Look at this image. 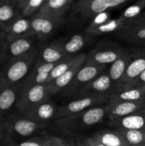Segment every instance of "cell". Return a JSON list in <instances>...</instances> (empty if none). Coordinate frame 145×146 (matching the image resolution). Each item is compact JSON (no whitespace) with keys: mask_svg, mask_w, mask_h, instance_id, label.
<instances>
[{"mask_svg":"<svg viewBox=\"0 0 145 146\" xmlns=\"http://www.w3.org/2000/svg\"><path fill=\"white\" fill-rule=\"evenodd\" d=\"M107 117L106 105L94 107L82 112L54 120L51 128L65 135H80L86 130L99 125Z\"/></svg>","mask_w":145,"mask_h":146,"instance_id":"6da1fadb","label":"cell"},{"mask_svg":"<svg viewBox=\"0 0 145 146\" xmlns=\"http://www.w3.org/2000/svg\"><path fill=\"white\" fill-rule=\"evenodd\" d=\"M130 0H75L71 5L65 24L73 28L88 25L100 13L123 7Z\"/></svg>","mask_w":145,"mask_h":146,"instance_id":"7a4b0ae2","label":"cell"},{"mask_svg":"<svg viewBox=\"0 0 145 146\" xmlns=\"http://www.w3.org/2000/svg\"><path fill=\"white\" fill-rule=\"evenodd\" d=\"M38 56V47L34 46L17 59L0 68V86L21 84Z\"/></svg>","mask_w":145,"mask_h":146,"instance_id":"3957f363","label":"cell"},{"mask_svg":"<svg viewBox=\"0 0 145 146\" xmlns=\"http://www.w3.org/2000/svg\"><path fill=\"white\" fill-rule=\"evenodd\" d=\"M5 121L9 142H21L45 132V127L33 122L15 110L6 117Z\"/></svg>","mask_w":145,"mask_h":146,"instance_id":"277c9868","label":"cell"},{"mask_svg":"<svg viewBox=\"0 0 145 146\" xmlns=\"http://www.w3.org/2000/svg\"><path fill=\"white\" fill-rule=\"evenodd\" d=\"M127 50L115 41H100L86 54L84 64L105 66L112 64Z\"/></svg>","mask_w":145,"mask_h":146,"instance_id":"5b68a950","label":"cell"},{"mask_svg":"<svg viewBox=\"0 0 145 146\" xmlns=\"http://www.w3.org/2000/svg\"><path fill=\"white\" fill-rule=\"evenodd\" d=\"M51 92L47 84L36 86L25 90H21L19 98L15 106V111L24 115L36 106L51 99Z\"/></svg>","mask_w":145,"mask_h":146,"instance_id":"8992f818","label":"cell"},{"mask_svg":"<svg viewBox=\"0 0 145 146\" xmlns=\"http://www.w3.org/2000/svg\"><path fill=\"white\" fill-rule=\"evenodd\" d=\"M107 66L84 64L71 82L60 92L63 97H73L87 84L106 70Z\"/></svg>","mask_w":145,"mask_h":146,"instance_id":"52a82bcc","label":"cell"},{"mask_svg":"<svg viewBox=\"0 0 145 146\" xmlns=\"http://www.w3.org/2000/svg\"><path fill=\"white\" fill-rule=\"evenodd\" d=\"M108 96H109L75 98L73 101H70L65 105L58 106L55 120L82 112L94 107L106 105L108 102Z\"/></svg>","mask_w":145,"mask_h":146,"instance_id":"ba28073f","label":"cell"},{"mask_svg":"<svg viewBox=\"0 0 145 146\" xmlns=\"http://www.w3.org/2000/svg\"><path fill=\"white\" fill-rule=\"evenodd\" d=\"M115 84L111 80L108 73L105 71L87 84L73 97L78 98L109 96L115 92Z\"/></svg>","mask_w":145,"mask_h":146,"instance_id":"9c48e42d","label":"cell"},{"mask_svg":"<svg viewBox=\"0 0 145 146\" xmlns=\"http://www.w3.org/2000/svg\"><path fill=\"white\" fill-rule=\"evenodd\" d=\"M36 37L8 41L0 51V68L29 51L36 46Z\"/></svg>","mask_w":145,"mask_h":146,"instance_id":"30bf717a","label":"cell"},{"mask_svg":"<svg viewBox=\"0 0 145 146\" xmlns=\"http://www.w3.org/2000/svg\"><path fill=\"white\" fill-rule=\"evenodd\" d=\"M94 37L84 34H76L69 37H61L50 43V45L65 56H75V54L82 50Z\"/></svg>","mask_w":145,"mask_h":146,"instance_id":"8fae6325","label":"cell"},{"mask_svg":"<svg viewBox=\"0 0 145 146\" xmlns=\"http://www.w3.org/2000/svg\"><path fill=\"white\" fill-rule=\"evenodd\" d=\"M56 64H46L38 58V56L37 57L32 68L21 83V90L46 84L50 72Z\"/></svg>","mask_w":145,"mask_h":146,"instance_id":"7c38bea8","label":"cell"},{"mask_svg":"<svg viewBox=\"0 0 145 146\" xmlns=\"http://www.w3.org/2000/svg\"><path fill=\"white\" fill-rule=\"evenodd\" d=\"M74 0H45L37 14L65 23Z\"/></svg>","mask_w":145,"mask_h":146,"instance_id":"4fadbf2b","label":"cell"},{"mask_svg":"<svg viewBox=\"0 0 145 146\" xmlns=\"http://www.w3.org/2000/svg\"><path fill=\"white\" fill-rule=\"evenodd\" d=\"M57 106L52 100L42 103L31 109L24 116L43 127L49 126L55 120Z\"/></svg>","mask_w":145,"mask_h":146,"instance_id":"5bb4252c","label":"cell"},{"mask_svg":"<svg viewBox=\"0 0 145 146\" xmlns=\"http://www.w3.org/2000/svg\"><path fill=\"white\" fill-rule=\"evenodd\" d=\"M30 19L36 37L40 41L51 38L65 24V23L58 22L39 14H36Z\"/></svg>","mask_w":145,"mask_h":146,"instance_id":"9a60e30c","label":"cell"},{"mask_svg":"<svg viewBox=\"0 0 145 146\" xmlns=\"http://www.w3.org/2000/svg\"><path fill=\"white\" fill-rule=\"evenodd\" d=\"M129 51L132 61L123 76L116 84L115 89L119 86L134 79L145 71V47H133Z\"/></svg>","mask_w":145,"mask_h":146,"instance_id":"2e32d148","label":"cell"},{"mask_svg":"<svg viewBox=\"0 0 145 146\" xmlns=\"http://www.w3.org/2000/svg\"><path fill=\"white\" fill-rule=\"evenodd\" d=\"M85 58H86V54L81 53V54H78L74 64L66 72L47 84L52 96L55 94H59L71 82V81L73 79L75 75L78 74V71L83 66Z\"/></svg>","mask_w":145,"mask_h":146,"instance_id":"e0dca14e","label":"cell"},{"mask_svg":"<svg viewBox=\"0 0 145 146\" xmlns=\"http://www.w3.org/2000/svg\"><path fill=\"white\" fill-rule=\"evenodd\" d=\"M145 108V100L137 101H125L106 104L107 117L109 121L131 115Z\"/></svg>","mask_w":145,"mask_h":146,"instance_id":"ac0fdd59","label":"cell"},{"mask_svg":"<svg viewBox=\"0 0 145 146\" xmlns=\"http://www.w3.org/2000/svg\"><path fill=\"white\" fill-rule=\"evenodd\" d=\"M21 84L10 86H0V117L5 118L15 110L19 98Z\"/></svg>","mask_w":145,"mask_h":146,"instance_id":"d6986e66","label":"cell"},{"mask_svg":"<svg viewBox=\"0 0 145 146\" xmlns=\"http://www.w3.org/2000/svg\"><path fill=\"white\" fill-rule=\"evenodd\" d=\"M109 125L114 128L145 131V108L127 116L109 121Z\"/></svg>","mask_w":145,"mask_h":146,"instance_id":"ffe728a7","label":"cell"},{"mask_svg":"<svg viewBox=\"0 0 145 146\" xmlns=\"http://www.w3.org/2000/svg\"><path fill=\"white\" fill-rule=\"evenodd\" d=\"M20 17L16 9V0H2L0 4V27L6 33L10 31Z\"/></svg>","mask_w":145,"mask_h":146,"instance_id":"44dd1931","label":"cell"},{"mask_svg":"<svg viewBox=\"0 0 145 146\" xmlns=\"http://www.w3.org/2000/svg\"><path fill=\"white\" fill-rule=\"evenodd\" d=\"M7 36L8 41L36 37V34L31 26V19L20 17L14 23L10 31L7 33Z\"/></svg>","mask_w":145,"mask_h":146,"instance_id":"7402d4cb","label":"cell"},{"mask_svg":"<svg viewBox=\"0 0 145 146\" xmlns=\"http://www.w3.org/2000/svg\"><path fill=\"white\" fill-rule=\"evenodd\" d=\"M127 29V25L120 19H111L109 21L99 26L95 29L85 31V33L88 36L96 37L98 36L106 35V34H117L120 35L122 32Z\"/></svg>","mask_w":145,"mask_h":146,"instance_id":"603a6c76","label":"cell"},{"mask_svg":"<svg viewBox=\"0 0 145 146\" xmlns=\"http://www.w3.org/2000/svg\"><path fill=\"white\" fill-rule=\"evenodd\" d=\"M131 61H132V56H131L130 51L127 49L116 61L111 64L107 73L115 85H116L117 83L123 76Z\"/></svg>","mask_w":145,"mask_h":146,"instance_id":"cb8c5ba5","label":"cell"},{"mask_svg":"<svg viewBox=\"0 0 145 146\" xmlns=\"http://www.w3.org/2000/svg\"><path fill=\"white\" fill-rule=\"evenodd\" d=\"M91 137L106 146H124L127 145L123 138L115 129L101 130L92 134Z\"/></svg>","mask_w":145,"mask_h":146,"instance_id":"d4e9b609","label":"cell"},{"mask_svg":"<svg viewBox=\"0 0 145 146\" xmlns=\"http://www.w3.org/2000/svg\"><path fill=\"white\" fill-rule=\"evenodd\" d=\"M145 11V0H138L127 7L118 17L127 25V28L138 19Z\"/></svg>","mask_w":145,"mask_h":146,"instance_id":"484cf974","label":"cell"},{"mask_svg":"<svg viewBox=\"0 0 145 146\" xmlns=\"http://www.w3.org/2000/svg\"><path fill=\"white\" fill-rule=\"evenodd\" d=\"M145 100V96L140 88L114 92L108 96V102L110 104L125 101H137Z\"/></svg>","mask_w":145,"mask_h":146,"instance_id":"4316f807","label":"cell"},{"mask_svg":"<svg viewBox=\"0 0 145 146\" xmlns=\"http://www.w3.org/2000/svg\"><path fill=\"white\" fill-rule=\"evenodd\" d=\"M45 0H16V9L20 16L31 19L38 14Z\"/></svg>","mask_w":145,"mask_h":146,"instance_id":"83f0119b","label":"cell"},{"mask_svg":"<svg viewBox=\"0 0 145 146\" xmlns=\"http://www.w3.org/2000/svg\"><path fill=\"white\" fill-rule=\"evenodd\" d=\"M38 56L46 64H56L66 58L67 56L63 54L50 44H44L38 48Z\"/></svg>","mask_w":145,"mask_h":146,"instance_id":"f1b7e54d","label":"cell"},{"mask_svg":"<svg viewBox=\"0 0 145 146\" xmlns=\"http://www.w3.org/2000/svg\"><path fill=\"white\" fill-rule=\"evenodd\" d=\"M121 135L127 145L136 146L145 143V131L144 130H126L115 128Z\"/></svg>","mask_w":145,"mask_h":146,"instance_id":"f546056e","label":"cell"},{"mask_svg":"<svg viewBox=\"0 0 145 146\" xmlns=\"http://www.w3.org/2000/svg\"><path fill=\"white\" fill-rule=\"evenodd\" d=\"M119 36L121 38L134 47H145V27L127 30Z\"/></svg>","mask_w":145,"mask_h":146,"instance_id":"4dcf8cb0","label":"cell"},{"mask_svg":"<svg viewBox=\"0 0 145 146\" xmlns=\"http://www.w3.org/2000/svg\"><path fill=\"white\" fill-rule=\"evenodd\" d=\"M77 55H78V54H77ZM77 55L67 56L66 58L63 59L62 61L57 63L56 65L53 67V69L51 70V72H50L49 76H48L46 84H49L51 81H53V80H55V78H57L58 77H59L60 76H61L62 74H63L64 73L66 72V71L72 66V65L75 61Z\"/></svg>","mask_w":145,"mask_h":146,"instance_id":"1f68e13d","label":"cell"},{"mask_svg":"<svg viewBox=\"0 0 145 146\" xmlns=\"http://www.w3.org/2000/svg\"><path fill=\"white\" fill-rule=\"evenodd\" d=\"M50 137L51 135L44 133L39 135L18 143H12L9 141L7 146H45Z\"/></svg>","mask_w":145,"mask_h":146,"instance_id":"d6a6232c","label":"cell"},{"mask_svg":"<svg viewBox=\"0 0 145 146\" xmlns=\"http://www.w3.org/2000/svg\"><path fill=\"white\" fill-rule=\"evenodd\" d=\"M145 84V71L141 73L139 76L134 78V79L131 80L130 81L125 83L122 85L119 86L115 88V92L122 91H127V90L135 89V88H140L141 86Z\"/></svg>","mask_w":145,"mask_h":146,"instance_id":"836d02e7","label":"cell"},{"mask_svg":"<svg viewBox=\"0 0 145 146\" xmlns=\"http://www.w3.org/2000/svg\"><path fill=\"white\" fill-rule=\"evenodd\" d=\"M111 19V16L109 14V11H104V12L100 13L98 15H97L91 21V22L85 27V31L87 30H90L92 29H95L102 24H105L107 21H109Z\"/></svg>","mask_w":145,"mask_h":146,"instance_id":"e575fe53","label":"cell"},{"mask_svg":"<svg viewBox=\"0 0 145 146\" xmlns=\"http://www.w3.org/2000/svg\"><path fill=\"white\" fill-rule=\"evenodd\" d=\"M8 130L5 118L0 117V146H5L8 143Z\"/></svg>","mask_w":145,"mask_h":146,"instance_id":"d590c367","label":"cell"},{"mask_svg":"<svg viewBox=\"0 0 145 146\" xmlns=\"http://www.w3.org/2000/svg\"><path fill=\"white\" fill-rule=\"evenodd\" d=\"M45 146H73V145L72 143H69L63 138L55 135H51Z\"/></svg>","mask_w":145,"mask_h":146,"instance_id":"8d00e7d4","label":"cell"},{"mask_svg":"<svg viewBox=\"0 0 145 146\" xmlns=\"http://www.w3.org/2000/svg\"><path fill=\"white\" fill-rule=\"evenodd\" d=\"M142 27H145V11L138 18V19L136 20L134 23H132L125 31L131 29H136L142 28Z\"/></svg>","mask_w":145,"mask_h":146,"instance_id":"74e56055","label":"cell"},{"mask_svg":"<svg viewBox=\"0 0 145 146\" xmlns=\"http://www.w3.org/2000/svg\"><path fill=\"white\" fill-rule=\"evenodd\" d=\"M79 138H80L81 141L88 146H106L103 145L102 143H100L99 141H96L95 139H94L93 138H92L91 136L89 137H85L82 136V135H78Z\"/></svg>","mask_w":145,"mask_h":146,"instance_id":"f35d334b","label":"cell"},{"mask_svg":"<svg viewBox=\"0 0 145 146\" xmlns=\"http://www.w3.org/2000/svg\"><path fill=\"white\" fill-rule=\"evenodd\" d=\"M7 42H8V40H7V33L0 27V51Z\"/></svg>","mask_w":145,"mask_h":146,"instance_id":"ab89813d","label":"cell"},{"mask_svg":"<svg viewBox=\"0 0 145 146\" xmlns=\"http://www.w3.org/2000/svg\"><path fill=\"white\" fill-rule=\"evenodd\" d=\"M72 143H73V145L75 146H88L87 145H85V144L81 141L80 138H79V136L75 137V140H74Z\"/></svg>","mask_w":145,"mask_h":146,"instance_id":"60d3db41","label":"cell"},{"mask_svg":"<svg viewBox=\"0 0 145 146\" xmlns=\"http://www.w3.org/2000/svg\"><path fill=\"white\" fill-rule=\"evenodd\" d=\"M140 88V90L142 91V92L143 93V94L144 95V96H145V84L144 86H141L140 88Z\"/></svg>","mask_w":145,"mask_h":146,"instance_id":"b9f144b4","label":"cell"},{"mask_svg":"<svg viewBox=\"0 0 145 146\" xmlns=\"http://www.w3.org/2000/svg\"><path fill=\"white\" fill-rule=\"evenodd\" d=\"M136 146H145V143L142 144V145H136Z\"/></svg>","mask_w":145,"mask_h":146,"instance_id":"7bdbcfd3","label":"cell"},{"mask_svg":"<svg viewBox=\"0 0 145 146\" xmlns=\"http://www.w3.org/2000/svg\"><path fill=\"white\" fill-rule=\"evenodd\" d=\"M124 146H131V145H124Z\"/></svg>","mask_w":145,"mask_h":146,"instance_id":"ee69618b","label":"cell"},{"mask_svg":"<svg viewBox=\"0 0 145 146\" xmlns=\"http://www.w3.org/2000/svg\"><path fill=\"white\" fill-rule=\"evenodd\" d=\"M1 1H2V0H0V4H1Z\"/></svg>","mask_w":145,"mask_h":146,"instance_id":"f6af8a7d","label":"cell"},{"mask_svg":"<svg viewBox=\"0 0 145 146\" xmlns=\"http://www.w3.org/2000/svg\"><path fill=\"white\" fill-rule=\"evenodd\" d=\"M5 146H7V145H5Z\"/></svg>","mask_w":145,"mask_h":146,"instance_id":"bcb514c9","label":"cell"},{"mask_svg":"<svg viewBox=\"0 0 145 146\" xmlns=\"http://www.w3.org/2000/svg\"><path fill=\"white\" fill-rule=\"evenodd\" d=\"M72 145H73V143H72ZM73 146H75V145H73Z\"/></svg>","mask_w":145,"mask_h":146,"instance_id":"7dc6e473","label":"cell"}]
</instances>
